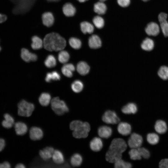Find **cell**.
I'll return each mask as SVG.
<instances>
[{"mask_svg":"<svg viewBox=\"0 0 168 168\" xmlns=\"http://www.w3.org/2000/svg\"><path fill=\"white\" fill-rule=\"evenodd\" d=\"M25 165L22 163L18 164L15 166L16 168H25Z\"/></svg>","mask_w":168,"mask_h":168,"instance_id":"cell-49","label":"cell"},{"mask_svg":"<svg viewBox=\"0 0 168 168\" xmlns=\"http://www.w3.org/2000/svg\"><path fill=\"white\" fill-rule=\"evenodd\" d=\"M90 68L88 64L84 61H80L77 64V70L80 75H85L88 73Z\"/></svg>","mask_w":168,"mask_h":168,"instance_id":"cell-24","label":"cell"},{"mask_svg":"<svg viewBox=\"0 0 168 168\" xmlns=\"http://www.w3.org/2000/svg\"><path fill=\"white\" fill-rule=\"evenodd\" d=\"M78 1H79L80 2H84L85 1H87L88 0H77Z\"/></svg>","mask_w":168,"mask_h":168,"instance_id":"cell-51","label":"cell"},{"mask_svg":"<svg viewBox=\"0 0 168 168\" xmlns=\"http://www.w3.org/2000/svg\"><path fill=\"white\" fill-rule=\"evenodd\" d=\"M69 43L70 46L75 49H79L82 43L80 40L75 37H71L69 40Z\"/></svg>","mask_w":168,"mask_h":168,"instance_id":"cell-41","label":"cell"},{"mask_svg":"<svg viewBox=\"0 0 168 168\" xmlns=\"http://www.w3.org/2000/svg\"><path fill=\"white\" fill-rule=\"evenodd\" d=\"M32 43L31 47L34 50H38L41 49L43 44V42L42 40L37 36H33L31 39Z\"/></svg>","mask_w":168,"mask_h":168,"instance_id":"cell-31","label":"cell"},{"mask_svg":"<svg viewBox=\"0 0 168 168\" xmlns=\"http://www.w3.org/2000/svg\"><path fill=\"white\" fill-rule=\"evenodd\" d=\"M131 129V125L128 123L124 122L120 123L117 127L118 132L124 136H127L130 134Z\"/></svg>","mask_w":168,"mask_h":168,"instance_id":"cell-15","label":"cell"},{"mask_svg":"<svg viewBox=\"0 0 168 168\" xmlns=\"http://www.w3.org/2000/svg\"><path fill=\"white\" fill-rule=\"evenodd\" d=\"M158 167L160 168H168V158L161 159L159 162Z\"/></svg>","mask_w":168,"mask_h":168,"instance_id":"cell-44","label":"cell"},{"mask_svg":"<svg viewBox=\"0 0 168 168\" xmlns=\"http://www.w3.org/2000/svg\"><path fill=\"white\" fill-rule=\"evenodd\" d=\"M146 140L148 143L152 145L157 144L160 141L159 135L154 133H150L147 134L146 136Z\"/></svg>","mask_w":168,"mask_h":168,"instance_id":"cell-27","label":"cell"},{"mask_svg":"<svg viewBox=\"0 0 168 168\" xmlns=\"http://www.w3.org/2000/svg\"><path fill=\"white\" fill-rule=\"evenodd\" d=\"M1 47H0V51H1Z\"/></svg>","mask_w":168,"mask_h":168,"instance_id":"cell-54","label":"cell"},{"mask_svg":"<svg viewBox=\"0 0 168 168\" xmlns=\"http://www.w3.org/2000/svg\"><path fill=\"white\" fill-rule=\"evenodd\" d=\"M130 158L132 160H140L142 157L137 148H131L128 152Z\"/></svg>","mask_w":168,"mask_h":168,"instance_id":"cell-40","label":"cell"},{"mask_svg":"<svg viewBox=\"0 0 168 168\" xmlns=\"http://www.w3.org/2000/svg\"><path fill=\"white\" fill-rule=\"evenodd\" d=\"M142 1H143L144 2H147L150 0H142Z\"/></svg>","mask_w":168,"mask_h":168,"instance_id":"cell-52","label":"cell"},{"mask_svg":"<svg viewBox=\"0 0 168 168\" xmlns=\"http://www.w3.org/2000/svg\"><path fill=\"white\" fill-rule=\"evenodd\" d=\"M159 77L163 80L168 79V67L162 66L160 67L158 71Z\"/></svg>","mask_w":168,"mask_h":168,"instance_id":"cell-36","label":"cell"},{"mask_svg":"<svg viewBox=\"0 0 168 168\" xmlns=\"http://www.w3.org/2000/svg\"><path fill=\"white\" fill-rule=\"evenodd\" d=\"M60 78L61 77L60 74L57 72L54 71L47 73L45 78V80L46 82H49L52 80H59Z\"/></svg>","mask_w":168,"mask_h":168,"instance_id":"cell-34","label":"cell"},{"mask_svg":"<svg viewBox=\"0 0 168 168\" xmlns=\"http://www.w3.org/2000/svg\"><path fill=\"white\" fill-rule=\"evenodd\" d=\"M102 120L106 124H117L120 121L116 113L110 110H107L104 113L102 117Z\"/></svg>","mask_w":168,"mask_h":168,"instance_id":"cell-8","label":"cell"},{"mask_svg":"<svg viewBox=\"0 0 168 168\" xmlns=\"http://www.w3.org/2000/svg\"><path fill=\"white\" fill-rule=\"evenodd\" d=\"M112 130L111 128L108 126H102L100 127L98 130L99 136L103 138H107L111 135Z\"/></svg>","mask_w":168,"mask_h":168,"instance_id":"cell-19","label":"cell"},{"mask_svg":"<svg viewBox=\"0 0 168 168\" xmlns=\"http://www.w3.org/2000/svg\"><path fill=\"white\" fill-rule=\"evenodd\" d=\"M52 110L57 115H62L69 111V108L65 102L58 97L54 98L51 101Z\"/></svg>","mask_w":168,"mask_h":168,"instance_id":"cell-5","label":"cell"},{"mask_svg":"<svg viewBox=\"0 0 168 168\" xmlns=\"http://www.w3.org/2000/svg\"><path fill=\"white\" fill-rule=\"evenodd\" d=\"M121 110L126 114H135L138 111V107L135 104L130 103L123 106Z\"/></svg>","mask_w":168,"mask_h":168,"instance_id":"cell-22","label":"cell"},{"mask_svg":"<svg viewBox=\"0 0 168 168\" xmlns=\"http://www.w3.org/2000/svg\"><path fill=\"white\" fill-rule=\"evenodd\" d=\"M103 146V142L101 139L98 137H95L91 141L90 147L91 150L95 152L100 151Z\"/></svg>","mask_w":168,"mask_h":168,"instance_id":"cell-17","label":"cell"},{"mask_svg":"<svg viewBox=\"0 0 168 168\" xmlns=\"http://www.w3.org/2000/svg\"><path fill=\"white\" fill-rule=\"evenodd\" d=\"M88 44L91 48L96 49L101 46V41L98 36L94 35L89 38Z\"/></svg>","mask_w":168,"mask_h":168,"instance_id":"cell-21","label":"cell"},{"mask_svg":"<svg viewBox=\"0 0 168 168\" xmlns=\"http://www.w3.org/2000/svg\"><path fill=\"white\" fill-rule=\"evenodd\" d=\"M75 70L74 65L71 63L65 64L62 68L61 71L65 76L71 77L72 76L73 72Z\"/></svg>","mask_w":168,"mask_h":168,"instance_id":"cell-23","label":"cell"},{"mask_svg":"<svg viewBox=\"0 0 168 168\" xmlns=\"http://www.w3.org/2000/svg\"><path fill=\"white\" fill-rule=\"evenodd\" d=\"M49 2H57L58 1L60 0H47Z\"/></svg>","mask_w":168,"mask_h":168,"instance_id":"cell-50","label":"cell"},{"mask_svg":"<svg viewBox=\"0 0 168 168\" xmlns=\"http://www.w3.org/2000/svg\"><path fill=\"white\" fill-rule=\"evenodd\" d=\"M167 14L164 12H161L158 16L161 30L166 37H168V21L167 20Z\"/></svg>","mask_w":168,"mask_h":168,"instance_id":"cell-9","label":"cell"},{"mask_svg":"<svg viewBox=\"0 0 168 168\" xmlns=\"http://www.w3.org/2000/svg\"><path fill=\"white\" fill-rule=\"evenodd\" d=\"M21 57L24 61L26 62L35 61L37 59V56L35 54L30 52L28 50L25 48L21 49Z\"/></svg>","mask_w":168,"mask_h":168,"instance_id":"cell-13","label":"cell"},{"mask_svg":"<svg viewBox=\"0 0 168 168\" xmlns=\"http://www.w3.org/2000/svg\"><path fill=\"white\" fill-rule=\"evenodd\" d=\"M118 4L121 7H126L129 6L130 0H117Z\"/></svg>","mask_w":168,"mask_h":168,"instance_id":"cell-45","label":"cell"},{"mask_svg":"<svg viewBox=\"0 0 168 168\" xmlns=\"http://www.w3.org/2000/svg\"><path fill=\"white\" fill-rule=\"evenodd\" d=\"M142 158L145 159H148L151 156L150 151L144 147H140L138 148Z\"/></svg>","mask_w":168,"mask_h":168,"instance_id":"cell-43","label":"cell"},{"mask_svg":"<svg viewBox=\"0 0 168 168\" xmlns=\"http://www.w3.org/2000/svg\"><path fill=\"white\" fill-rule=\"evenodd\" d=\"M52 158L54 162L57 164H62L64 161V158L63 153L58 150H54Z\"/></svg>","mask_w":168,"mask_h":168,"instance_id":"cell-28","label":"cell"},{"mask_svg":"<svg viewBox=\"0 0 168 168\" xmlns=\"http://www.w3.org/2000/svg\"><path fill=\"white\" fill-rule=\"evenodd\" d=\"M83 85L82 82L79 80L74 81L71 84V88L75 93H79L83 89Z\"/></svg>","mask_w":168,"mask_h":168,"instance_id":"cell-38","label":"cell"},{"mask_svg":"<svg viewBox=\"0 0 168 168\" xmlns=\"http://www.w3.org/2000/svg\"><path fill=\"white\" fill-rule=\"evenodd\" d=\"M70 163L74 167L80 166L82 161V158L79 153H75L72 155L70 158Z\"/></svg>","mask_w":168,"mask_h":168,"instance_id":"cell-33","label":"cell"},{"mask_svg":"<svg viewBox=\"0 0 168 168\" xmlns=\"http://www.w3.org/2000/svg\"><path fill=\"white\" fill-rule=\"evenodd\" d=\"M81 31L84 34H91L93 32L94 27L92 25L87 21H83L80 24Z\"/></svg>","mask_w":168,"mask_h":168,"instance_id":"cell-32","label":"cell"},{"mask_svg":"<svg viewBox=\"0 0 168 168\" xmlns=\"http://www.w3.org/2000/svg\"><path fill=\"white\" fill-rule=\"evenodd\" d=\"M93 22L95 26L98 29H101L104 26V20L100 16H95L93 19Z\"/></svg>","mask_w":168,"mask_h":168,"instance_id":"cell-42","label":"cell"},{"mask_svg":"<svg viewBox=\"0 0 168 168\" xmlns=\"http://www.w3.org/2000/svg\"><path fill=\"white\" fill-rule=\"evenodd\" d=\"M70 128L73 131L72 135L77 138L87 137L90 130V126L87 122L79 120L72 121L70 124Z\"/></svg>","mask_w":168,"mask_h":168,"instance_id":"cell-3","label":"cell"},{"mask_svg":"<svg viewBox=\"0 0 168 168\" xmlns=\"http://www.w3.org/2000/svg\"><path fill=\"white\" fill-rule=\"evenodd\" d=\"M145 30L148 37L156 36L160 32L161 29L158 24L151 21L147 25Z\"/></svg>","mask_w":168,"mask_h":168,"instance_id":"cell-10","label":"cell"},{"mask_svg":"<svg viewBox=\"0 0 168 168\" xmlns=\"http://www.w3.org/2000/svg\"><path fill=\"white\" fill-rule=\"evenodd\" d=\"M14 126L15 132L17 135H23L27 131V126L23 122H17L14 124Z\"/></svg>","mask_w":168,"mask_h":168,"instance_id":"cell-20","label":"cell"},{"mask_svg":"<svg viewBox=\"0 0 168 168\" xmlns=\"http://www.w3.org/2000/svg\"><path fill=\"white\" fill-rule=\"evenodd\" d=\"M143 142V138L140 135L133 133L131 134L129 138L128 144L131 148H137L141 147Z\"/></svg>","mask_w":168,"mask_h":168,"instance_id":"cell-7","label":"cell"},{"mask_svg":"<svg viewBox=\"0 0 168 168\" xmlns=\"http://www.w3.org/2000/svg\"><path fill=\"white\" fill-rule=\"evenodd\" d=\"M155 45V43L154 40L149 37H147L142 40L141 46L143 50L149 51L153 49Z\"/></svg>","mask_w":168,"mask_h":168,"instance_id":"cell-14","label":"cell"},{"mask_svg":"<svg viewBox=\"0 0 168 168\" xmlns=\"http://www.w3.org/2000/svg\"><path fill=\"white\" fill-rule=\"evenodd\" d=\"M15 5L13 9L15 14H23L29 11L34 3V0H10Z\"/></svg>","mask_w":168,"mask_h":168,"instance_id":"cell-4","label":"cell"},{"mask_svg":"<svg viewBox=\"0 0 168 168\" xmlns=\"http://www.w3.org/2000/svg\"><path fill=\"white\" fill-rule=\"evenodd\" d=\"M100 1H101V2H103V1H104L106 0H99Z\"/></svg>","mask_w":168,"mask_h":168,"instance_id":"cell-53","label":"cell"},{"mask_svg":"<svg viewBox=\"0 0 168 168\" xmlns=\"http://www.w3.org/2000/svg\"><path fill=\"white\" fill-rule=\"evenodd\" d=\"M63 14L67 16L70 17L73 16L76 12L75 8L71 3H65L63 7Z\"/></svg>","mask_w":168,"mask_h":168,"instance_id":"cell-25","label":"cell"},{"mask_svg":"<svg viewBox=\"0 0 168 168\" xmlns=\"http://www.w3.org/2000/svg\"><path fill=\"white\" fill-rule=\"evenodd\" d=\"M4 119L2 122L3 127L7 128H11L14 124V120L13 117L8 113L4 115Z\"/></svg>","mask_w":168,"mask_h":168,"instance_id":"cell-26","label":"cell"},{"mask_svg":"<svg viewBox=\"0 0 168 168\" xmlns=\"http://www.w3.org/2000/svg\"><path fill=\"white\" fill-rule=\"evenodd\" d=\"M5 146V140L3 139L0 138V152L4 149Z\"/></svg>","mask_w":168,"mask_h":168,"instance_id":"cell-47","label":"cell"},{"mask_svg":"<svg viewBox=\"0 0 168 168\" xmlns=\"http://www.w3.org/2000/svg\"><path fill=\"white\" fill-rule=\"evenodd\" d=\"M44 63L48 68L54 67L56 65V61L55 57L52 55H49L44 61Z\"/></svg>","mask_w":168,"mask_h":168,"instance_id":"cell-35","label":"cell"},{"mask_svg":"<svg viewBox=\"0 0 168 168\" xmlns=\"http://www.w3.org/2000/svg\"><path fill=\"white\" fill-rule=\"evenodd\" d=\"M127 147L125 141L121 138H116L112 141L108 150L106 153L105 159L109 162L114 163L122 158V154Z\"/></svg>","mask_w":168,"mask_h":168,"instance_id":"cell-1","label":"cell"},{"mask_svg":"<svg viewBox=\"0 0 168 168\" xmlns=\"http://www.w3.org/2000/svg\"><path fill=\"white\" fill-rule=\"evenodd\" d=\"M66 41L58 34L52 32L46 35L43 40L45 49L49 51H59L66 47Z\"/></svg>","mask_w":168,"mask_h":168,"instance_id":"cell-2","label":"cell"},{"mask_svg":"<svg viewBox=\"0 0 168 168\" xmlns=\"http://www.w3.org/2000/svg\"><path fill=\"white\" fill-rule=\"evenodd\" d=\"M114 167L115 168H130L132 167V165L121 158L114 163Z\"/></svg>","mask_w":168,"mask_h":168,"instance_id":"cell-39","label":"cell"},{"mask_svg":"<svg viewBox=\"0 0 168 168\" xmlns=\"http://www.w3.org/2000/svg\"><path fill=\"white\" fill-rule=\"evenodd\" d=\"M43 24L47 27L52 26L54 24V18L52 13L49 12H45L42 15Z\"/></svg>","mask_w":168,"mask_h":168,"instance_id":"cell-18","label":"cell"},{"mask_svg":"<svg viewBox=\"0 0 168 168\" xmlns=\"http://www.w3.org/2000/svg\"><path fill=\"white\" fill-rule=\"evenodd\" d=\"M168 126L166 121L161 119L156 120L154 126L155 131L160 134L166 133L168 130Z\"/></svg>","mask_w":168,"mask_h":168,"instance_id":"cell-11","label":"cell"},{"mask_svg":"<svg viewBox=\"0 0 168 168\" xmlns=\"http://www.w3.org/2000/svg\"><path fill=\"white\" fill-rule=\"evenodd\" d=\"M51 100V97L49 93L43 92L40 95L39 98V101L41 105L46 106L49 104Z\"/></svg>","mask_w":168,"mask_h":168,"instance_id":"cell-29","label":"cell"},{"mask_svg":"<svg viewBox=\"0 0 168 168\" xmlns=\"http://www.w3.org/2000/svg\"><path fill=\"white\" fill-rule=\"evenodd\" d=\"M7 19V16L6 15L0 13V23L4 22Z\"/></svg>","mask_w":168,"mask_h":168,"instance_id":"cell-48","label":"cell"},{"mask_svg":"<svg viewBox=\"0 0 168 168\" xmlns=\"http://www.w3.org/2000/svg\"><path fill=\"white\" fill-rule=\"evenodd\" d=\"M106 6L103 2L100 1L97 2L94 5V11L99 14H104L106 12Z\"/></svg>","mask_w":168,"mask_h":168,"instance_id":"cell-30","label":"cell"},{"mask_svg":"<svg viewBox=\"0 0 168 168\" xmlns=\"http://www.w3.org/2000/svg\"><path fill=\"white\" fill-rule=\"evenodd\" d=\"M54 151L53 147H47L40 150L39 154L42 159L47 161L52 157Z\"/></svg>","mask_w":168,"mask_h":168,"instance_id":"cell-16","label":"cell"},{"mask_svg":"<svg viewBox=\"0 0 168 168\" xmlns=\"http://www.w3.org/2000/svg\"><path fill=\"white\" fill-rule=\"evenodd\" d=\"M11 167L10 163L7 161L0 163V168H10Z\"/></svg>","mask_w":168,"mask_h":168,"instance_id":"cell-46","label":"cell"},{"mask_svg":"<svg viewBox=\"0 0 168 168\" xmlns=\"http://www.w3.org/2000/svg\"><path fill=\"white\" fill-rule=\"evenodd\" d=\"M29 135L31 140L34 141L38 140L41 139L43 138V132L40 128L33 126L30 130Z\"/></svg>","mask_w":168,"mask_h":168,"instance_id":"cell-12","label":"cell"},{"mask_svg":"<svg viewBox=\"0 0 168 168\" xmlns=\"http://www.w3.org/2000/svg\"><path fill=\"white\" fill-rule=\"evenodd\" d=\"M70 58L68 53L64 50L61 51L58 55L59 62L62 63H65L68 62Z\"/></svg>","mask_w":168,"mask_h":168,"instance_id":"cell-37","label":"cell"},{"mask_svg":"<svg viewBox=\"0 0 168 168\" xmlns=\"http://www.w3.org/2000/svg\"><path fill=\"white\" fill-rule=\"evenodd\" d=\"M18 114L20 116L28 117L32 114L35 109L34 105L22 100L18 104Z\"/></svg>","mask_w":168,"mask_h":168,"instance_id":"cell-6","label":"cell"}]
</instances>
